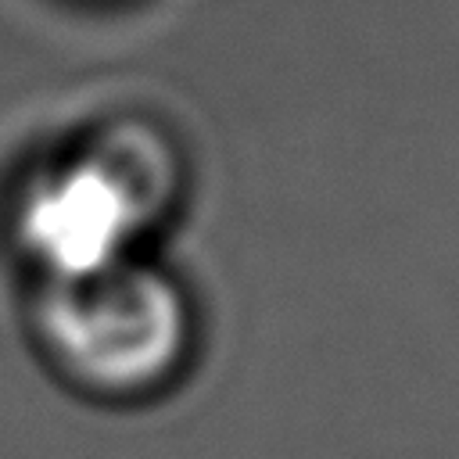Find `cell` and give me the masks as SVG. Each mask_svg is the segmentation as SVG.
<instances>
[{
  "instance_id": "cell-1",
  "label": "cell",
  "mask_w": 459,
  "mask_h": 459,
  "mask_svg": "<svg viewBox=\"0 0 459 459\" xmlns=\"http://www.w3.org/2000/svg\"><path fill=\"white\" fill-rule=\"evenodd\" d=\"M165 190L161 147L140 133H118L29 186L18 237L54 280H79L122 262L129 237L161 208Z\"/></svg>"
},
{
  "instance_id": "cell-2",
  "label": "cell",
  "mask_w": 459,
  "mask_h": 459,
  "mask_svg": "<svg viewBox=\"0 0 459 459\" xmlns=\"http://www.w3.org/2000/svg\"><path fill=\"white\" fill-rule=\"evenodd\" d=\"M39 326L54 355L104 391H136L161 380L186 348L179 287L126 258L79 280H50Z\"/></svg>"
}]
</instances>
